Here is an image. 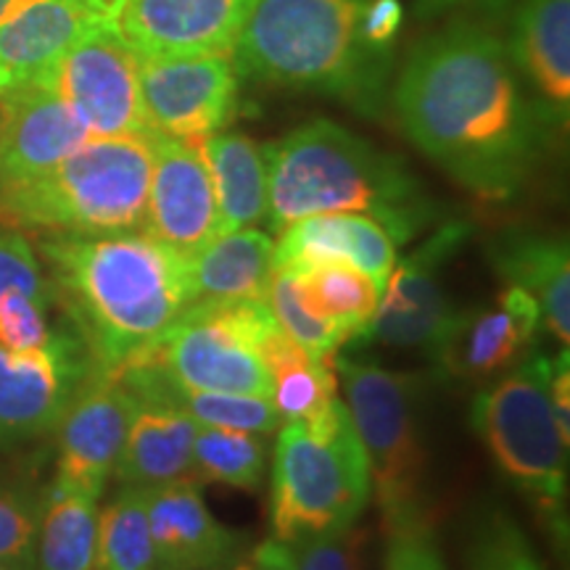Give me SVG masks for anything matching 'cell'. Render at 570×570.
Returning a JSON list of instances; mask_svg holds the SVG:
<instances>
[{"label": "cell", "instance_id": "5bb4252c", "mask_svg": "<svg viewBox=\"0 0 570 570\" xmlns=\"http://www.w3.org/2000/svg\"><path fill=\"white\" fill-rule=\"evenodd\" d=\"M132 412V391L119 377L92 370L56 425L59 458L53 481L77 494L101 497L117 468Z\"/></svg>", "mask_w": 570, "mask_h": 570}, {"label": "cell", "instance_id": "74e56055", "mask_svg": "<svg viewBox=\"0 0 570 570\" xmlns=\"http://www.w3.org/2000/svg\"><path fill=\"white\" fill-rule=\"evenodd\" d=\"M367 531L354 523L348 529L296 541L291 547L298 570H367Z\"/></svg>", "mask_w": 570, "mask_h": 570}, {"label": "cell", "instance_id": "d6986e66", "mask_svg": "<svg viewBox=\"0 0 570 570\" xmlns=\"http://www.w3.org/2000/svg\"><path fill=\"white\" fill-rule=\"evenodd\" d=\"M146 502L159 570H230L248 552L246 533L214 518L196 479L146 489Z\"/></svg>", "mask_w": 570, "mask_h": 570}, {"label": "cell", "instance_id": "5b68a950", "mask_svg": "<svg viewBox=\"0 0 570 570\" xmlns=\"http://www.w3.org/2000/svg\"><path fill=\"white\" fill-rule=\"evenodd\" d=\"M151 138H90L40 180L0 194V219L51 235L142 230Z\"/></svg>", "mask_w": 570, "mask_h": 570}, {"label": "cell", "instance_id": "836d02e7", "mask_svg": "<svg viewBox=\"0 0 570 570\" xmlns=\"http://www.w3.org/2000/svg\"><path fill=\"white\" fill-rule=\"evenodd\" d=\"M42 497L24 487L0 483V560L35 570Z\"/></svg>", "mask_w": 570, "mask_h": 570}, {"label": "cell", "instance_id": "cb8c5ba5", "mask_svg": "<svg viewBox=\"0 0 570 570\" xmlns=\"http://www.w3.org/2000/svg\"><path fill=\"white\" fill-rule=\"evenodd\" d=\"M196 423L173 404L135 396V412L119 452L114 479L122 487L151 489L194 479Z\"/></svg>", "mask_w": 570, "mask_h": 570}, {"label": "cell", "instance_id": "484cf974", "mask_svg": "<svg viewBox=\"0 0 570 570\" xmlns=\"http://www.w3.org/2000/svg\"><path fill=\"white\" fill-rule=\"evenodd\" d=\"M219 212V233L265 223L269 212L267 148L240 132H214L202 142Z\"/></svg>", "mask_w": 570, "mask_h": 570}, {"label": "cell", "instance_id": "7c38bea8", "mask_svg": "<svg viewBox=\"0 0 570 570\" xmlns=\"http://www.w3.org/2000/svg\"><path fill=\"white\" fill-rule=\"evenodd\" d=\"M238 88L230 53L140 59V98L151 135L198 146L233 122Z\"/></svg>", "mask_w": 570, "mask_h": 570}, {"label": "cell", "instance_id": "7402d4cb", "mask_svg": "<svg viewBox=\"0 0 570 570\" xmlns=\"http://www.w3.org/2000/svg\"><path fill=\"white\" fill-rule=\"evenodd\" d=\"M508 51L552 127L570 111V0H520Z\"/></svg>", "mask_w": 570, "mask_h": 570}, {"label": "cell", "instance_id": "e575fe53", "mask_svg": "<svg viewBox=\"0 0 570 570\" xmlns=\"http://www.w3.org/2000/svg\"><path fill=\"white\" fill-rule=\"evenodd\" d=\"M383 533H386L383 570H446L433 515L391 520L383 523Z\"/></svg>", "mask_w": 570, "mask_h": 570}, {"label": "cell", "instance_id": "3957f363", "mask_svg": "<svg viewBox=\"0 0 570 570\" xmlns=\"http://www.w3.org/2000/svg\"><path fill=\"white\" fill-rule=\"evenodd\" d=\"M267 223L285 227L315 214H365L399 246L436 223V204L399 156L383 151L344 125L312 119L267 142Z\"/></svg>", "mask_w": 570, "mask_h": 570}, {"label": "cell", "instance_id": "4316f807", "mask_svg": "<svg viewBox=\"0 0 570 570\" xmlns=\"http://www.w3.org/2000/svg\"><path fill=\"white\" fill-rule=\"evenodd\" d=\"M262 356L273 375V404L283 423H312L338 399L336 362L304 352L281 325L269 331Z\"/></svg>", "mask_w": 570, "mask_h": 570}, {"label": "cell", "instance_id": "8d00e7d4", "mask_svg": "<svg viewBox=\"0 0 570 570\" xmlns=\"http://www.w3.org/2000/svg\"><path fill=\"white\" fill-rule=\"evenodd\" d=\"M51 304L30 294H11L0 302V346L9 352H32L48 348L61 338L48 325Z\"/></svg>", "mask_w": 570, "mask_h": 570}, {"label": "cell", "instance_id": "f1b7e54d", "mask_svg": "<svg viewBox=\"0 0 570 570\" xmlns=\"http://www.w3.org/2000/svg\"><path fill=\"white\" fill-rule=\"evenodd\" d=\"M98 539V499L51 483L42 497L35 570H90Z\"/></svg>", "mask_w": 570, "mask_h": 570}, {"label": "cell", "instance_id": "603a6c76", "mask_svg": "<svg viewBox=\"0 0 570 570\" xmlns=\"http://www.w3.org/2000/svg\"><path fill=\"white\" fill-rule=\"evenodd\" d=\"M487 256L508 285L525 291L541 309L550 336L570 341V248L560 233L508 230L491 238Z\"/></svg>", "mask_w": 570, "mask_h": 570}, {"label": "cell", "instance_id": "d4e9b609", "mask_svg": "<svg viewBox=\"0 0 570 570\" xmlns=\"http://www.w3.org/2000/svg\"><path fill=\"white\" fill-rule=\"evenodd\" d=\"M194 304L267 302L275 275V240L256 227L219 233L190 256Z\"/></svg>", "mask_w": 570, "mask_h": 570}, {"label": "cell", "instance_id": "d590c367", "mask_svg": "<svg viewBox=\"0 0 570 570\" xmlns=\"http://www.w3.org/2000/svg\"><path fill=\"white\" fill-rule=\"evenodd\" d=\"M11 294H30L53 302V288L30 240L17 227L0 225V302Z\"/></svg>", "mask_w": 570, "mask_h": 570}, {"label": "cell", "instance_id": "9a60e30c", "mask_svg": "<svg viewBox=\"0 0 570 570\" xmlns=\"http://www.w3.org/2000/svg\"><path fill=\"white\" fill-rule=\"evenodd\" d=\"M154 167L142 233L190 259L219 235V212L202 142L151 135Z\"/></svg>", "mask_w": 570, "mask_h": 570}, {"label": "cell", "instance_id": "ba28073f", "mask_svg": "<svg viewBox=\"0 0 570 570\" xmlns=\"http://www.w3.org/2000/svg\"><path fill=\"white\" fill-rule=\"evenodd\" d=\"M277 431L269 494L275 539L296 544L354 525L373 499V483L352 415L325 439L298 423Z\"/></svg>", "mask_w": 570, "mask_h": 570}, {"label": "cell", "instance_id": "7bdbcfd3", "mask_svg": "<svg viewBox=\"0 0 570 570\" xmlns=\"http://www.w3.org/2000/svg\"><path fill=\"white\" fill-rule=\"evenodd\" d=\"M9 3H11V0H0V13L6 11V6H9Z\"/></svg>", "mask_w": 570, "mask_h": 570}, {"label": "cell", "instance_id": "ab89813d", "mask_svg": "<svg viewBox=\"0 0 570 570\" xmlns=\"http://www.w3.org/2000/svg\"><path fill=\"white\" fill-rule=\"evenodd\" d=\"M75 9L88 13L90 19L98 21H117L119 11H122L125 0H69Z\"/></svg>", "mask_w": 570, "mask_h": 570}, {"label": "cell", "instance_id": "277c9868", "mask_svg": "<svg viewBox=\"0 0 570 570\" xmlns=\"http://www.w3.org/2000/svg\"><path fill=\"white\" fill-rule=\"evenodd\" d=\"M233 63L240 77L338 98L365 117L389 106L394 51L365 32V0H254Z\"/></svg>", "mask_w": 570, "mask_h": 570}, {"label": "cell", "instance_id": "f35d334b", "mask_svg": "<svg viewBox=\"0 0 570 570\" xmlns=\"http://www.w3.org/2000/svg\"><path fill=\"white\" fill-rule=\"evenodd\" d=\"M230 570H298L294 547L281 539H269L248 550Z\"/></svg>", "mask_w": 570, "mask_h": 570}, {"label": "cell", "instance_id": "b9f144b4", "mask_svg": "<svg viewBox=\"0 0 570 570\" xmlns=\"http://www.w3.org/2000/svg\"><path fill=\"white\" fill-rule=\"evenodd\" d=\"M0 570H27V568H21V566H13V562H6V560H0Z\"/></svg>", "mask_w": 570, "mask_h": 570}, {"label": "cell", "instance_id": "f546056e", "mask_svg": "<svg viewBox=\"0 0 570 570\" xmlns=\"http://www.w3.org/2000/svg\"><path fill=\"white\" fill-rule=\"evenodd\" d=\"M156 552L148 525L146 489L122 487L98 510L96 558L90 570H154Z\"/></svg>", "mask_w": 570, "mask_h": 570}, {"label": "cell", "instance_id": "6da1fadb", "mask_svg": "<svg viewBox=\"0 0 570 570\" xmlns=\"http://www.w3.org/2000/svg\"><path fill=\"white\" fill-rule=\"evenodd\" d=\"M389 106L410 142L454 183L487 202L515 198L537 173L550 122L508 42L460 21L407 56Z\"/></svg>", "mask_w": 570, "mask_h": 570}, {"label": "cell", "instance_id": "1f68e13d", "mask_svg": "<svg viewBox=\"0 0 570 570\" xmlns=\"http://www.w3.org/2000/svg\"><path fill=\"white\" fill-rule=\"evenodd\" d=\"M468 570H547L531 539L504 508L479 515L465 550Z\"/></svg>", "mask_w": 570, "mask_h": 570}, {"label": "cell", "instance_id": "83f0119b", "mask_svg": "<svg viewBox=\"0 0 570 570\" xmlns=\"http://www.w3.org/2000/svg\"><path fill=\"white\" fill-rule=\"evenodd\" d=\"M312 315L338 327L348 341L360 338L375 317L383 291L367 273L346 262H317L288 273Z\"/></svg>", "mask_w": 570, "mask_h": 570}, {"label": "cell", "instance_id": "ac0fdd59", "mask_svg": "<svg viewBox=\"0 0 570 570\" xmlns=\"http://www.w3.org/2000/svg\"><path fill=\"white\" fill-rule=\"evenodd\" d=\"M254 0H125L119 32L140 59L233 53Z\"/></svg>", "mask_w": 570, "mask_h": 570}, {"label": "cell", "instance_id": "8992f818", "mask_svg": "<svg viewBox=\"0 0 570 570\" xmlns=\"http://www.w3.org/2000/svg\"><path fill=\"white\" fill-rule=\"evenodd\" d=\"M550 360L533 348L473 399L470 423L502 475L529 499L558 544L568 541V446L550 402Z\"/></svg>", "mask_w": 570, "mask_h": 570}, {"label": "cell", "instance_id": "ffe728a7", "mask_svg": "<svg viewBox=\"0 0 570 570\" xmlns=\"http://www.w3.org/2000/svg\"><path fill=\"white\" fill-rule=\"evenodd\" d=\"M92 21L69 0H11L0 13V96L51 80Z\"/></svg>", "mask_w": 570, "mask_h": 570}, {"label": "cell", "instance_id": "4dcf8cb0", "mask_svg": "<svg viewBox=\"0 0 570 570\" xmlns=\"http://www.w3.org/2000/svg\"><path fill=\"white\" fill-rule=\"evenodd\" d=\"M267 436L223 428H196L194 479L198 483L254 491L262 487L267 470Z\"/></svg>", "mask_w": 570, "mask_h": 570}, {"label": "cell", "instance_id": "e0dca14e", "mask_svg": "<svg viewBox=\"0 0 570 570\" xmlns=\"http://www.w3.org/2000/svg\"><path fill=\"white\" fill-rule=\"evenodd\" d=\"M541 327L539 304L508 285L489 309H460L431 360L452 377L487 381L523 362L537 348Z\"/></svg>", "mask_w": 570, "mask_h": 570}, {"label": "cell", "instance_id": "d6a6232c", "mask_svg": "<svg viewBox=\"0 0 570 570\" xmlns=\"http://www.w3.org/2000/svg\"><path fill=\"white\" fill-rule=\"evenodd\" d=\"M267 304L269 309H273L277 325L283 327L285 336L302 346L304 352L317 356V360H333L338 348L348 344V338L338 331V327L323 323V320L306 309L294 285V277L288 273L273 275Z\"/></svg>", "mask_w": 570, "mask_h": 570}, {"label": "cell", "instance_id": "8fae6325", "mask_svg": "<svg viewBox=\"0 0 570 570\" xmlns=\"http://www.w3.org/2000/svg\"><path fill=\"white\" fill-rule=\"evenodd\" d=\"M468 235V225L449 223L439 227L415 252L396 259L375 317L354 341L423 352L428 356L436 352L439 341L460 315L452 296L446 294L444 269L465 244Z\"/></svg>", "mask_w": 570, "mask_h": 570}, {"label": "cell", "instance_id": "7a4b0ae2", "mask_svg": "<svg viewBox=\"0 0 570 570\" xmlns=\"http://www.w3.org/2000/svg\"><path fill=\"white\" fill-rule=\"evenodd\" d=\"M92 370L122 375L194 306L188 262L142 230L42 240Z\"/></svg>", "mask_w": 570, "mask_h": 570}, {"label": "cell", "instance_id": "60d3db41", "mask_svg": "<svg viewBox=\"0 0 570 570\" xmlns=\"http://www.w3.org/2000/svg\"><path fill=\"white\" fill-rule=\"evenodd\" d=\"M468 3H483V0H417L420 11L423 13H441V11L458 9V6H468Z\"/></svg>", "mask_w": 570, "mask_h": 570}, {"label": "cell", "instance_id": "30bf717a", "mask_svg": "<svg viewBox=\"0 0 570 570\" xmlns=\"http://www.w3.org/2000/svg\"><path fill=\"white\" fill-rule=\"evenodd\" d=\"M90 138H151L140 98V56L117 21H92L56 63L51 80Z\"/></svg>", "mask_w": 570, "mask_h": 570}, {"label": "cell", "instance_id": "4fadbf2b", "mask_svg": "<svg viewBox=\"0 0 570 570\" xmlns=\"http://www.w3.org/2000/svg\"><path fill=\"white\" fill-rule=\"evenodd\" d=\"M90 373L92 362L80 336L61 333L53 346L32 352L0 346V446L56 431Z\"/></svg>", "mask_w": 570, "mask_h": 570}, {"label": "cell", "instance_id": "52a82bcc", "mask_svg": "<svg viewBox=\"0 0 570 570\" xmlns=\"http://www.w3.org/2000/svg\"><path fill=\"white\" fill-rule=\"evenodd\" d=\"M336 375L365 449L381 523L433 515L423 428L425 394L433 377L354 360L336 362Z\"/></svg>", "mask_w": 570, "mask_h": 570}, {"label": "cell", "instance_id": "2e32d148", "mask_svg": "<svg viewBox=\"0 0 570 570\" xmlns=\"http://www.w3.org/2000/svg\"><path fill=\"white\" fill-rule=\"evenodd\" d=\"M85 140L88 127L53 85L0 96V194L40 180Z\"/></svg>", "mask_w": 570, "mask_h": 570}, {"label": "cell", "instance_id": "9c48e42d", "mask_svg": "<svg viewBox=\"0 0 570 570\" xmlns=\"http://www.w3.org/2000/svg\"><path fill=\"white\" fill-rule=\"evenodd\" d=\"M275 327L267 302L194 304L138 365L161 370L188 389L273 399L262 344Z\"/></svg>", "mask_w": 570, "mask_h": 570}, {"label": "cell", "instance_id": "44dd1931", "mask_svg": "<svg viewBox=\"0 0 570 570\" xmlns=\"http://www.w3.org/2000/svg\"><path fill=\"white\" fill-rule=\"evenodd\" d=\"M399 259V244L386 227L365 214H315L288 225L277 235L275 273L317 265V262H346L360 267L386 288V281Z\"/></svg>", "mask_w": 570, "mask_h": 570}, {"label": "cell", "instance_id": "ee69618b", "mask_svg": "<svg viewBox=\"0 0 570 570\" xmlns=\"http://www.w3.org/2000/svg\"><path fill=\"white\" fill-rule=\"evenodd\" d=\"M154 570H159V568H154Z\"/></svg>", "mask_w": 570, "mask_h": 570}]
</instances>
